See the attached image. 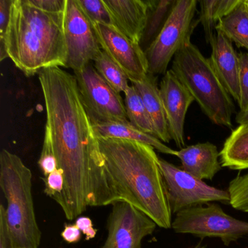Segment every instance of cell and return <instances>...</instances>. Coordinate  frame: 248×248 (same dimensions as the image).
<instances>
[{"instance_id": "obj_1", "label": "cell", "mask_w": 248, "mask_h": 248, "mask_svg": "<svg viewBox=\"0 0 248 248\" xmlns=\"http://www.w3.org/2000/svg\"><path fill=\"white\" fill-rule=\"evenodd\" d=\"M38 79L46 110L45 131L64 178L63 191L53 200L69 220L88 207L121 201L106 170L75 75L54 66L40 71Z\"/></svg>"}, {"instance_id": "obj_2", "label": "cell", "mask_w": 248, "mask_h": 248, "mask_svg": "<svg viewBox=\"0 0 248 248\" xmlns=\"http://www.w3.org/2000/svg\"><path fill=\"white\" fill-rule=\"evenodd\" d=\"M97 138L120 200L149 216L159 227L171 229L172 214L155 149L131 140Z\"/></svg>"}, {"instance_id": "obj_3", "label": "cell", "mask_w": 248, "mask_h": 248, "mask_svg": "<svg viewBox=\"0 0 248 248\" xmlns=\"http://www.w3.org/2000/svg\"><path fill=\"white\" fill-rule=\"evenodd\" d=\"M63 18L64 12H45L28 0H14L6 34L0 42V61L8 58L27 77L46 68H66Z\"/></svg>"}, {"instance_id": "obj_4", "label": "cell", "mask_w": 248, "mask_h": 248, "mask_svg": "<svg viewBox=\"0 0 248 248\" xmlns=\"http://www.w3.org/2000/svg\"><path fill=\"white\" fill-rule=\"evenodd\" d=\"M32 173L22 159L3 149L0 153V187L7 200L6 220L12 248H38L42 232L36 218Z\"/></svg>"}, {"instance_id": "obj_5", "label": "cell", "mask_w": 248, "mask_h": 248, "mask_svg": "<svg viewBox=\"0 0 248 248\" xmlns=\"http://www.w3.org/2000/svg\"><path fill=\"white\" fill-rule=\"evenodd\" d=\"M171 70L213 124L233 127L235 107L232 97L216 75L209 59L191 41L174 56Z\"/></svg>"}, {"instance_id": "obj_6", "label": "cell", "mask_w": 248, "mask_h": 248, "mask_svg": "<svg viewBox=\"0 0 248 248\" xmlns=\"http://www.w3.org/2000/svg\"><path fill=\"white\" fill-rule=\"evenodd\" d=\"M197 0H177L165 25L155 40L145 50L149 73L163 75L178 50L188 42L199 19H195Z\"/></svg>"}, {"instance_id": "obj_7", "label": "cell", "mask_w": 248, "mask_h": 248, "mask_svg": "<svg viewBox=\"0 0 248 248\" xmlns=\"http://www.w3.org/2000/svg\"><path fill=\"white\" fill-rule=\"evenodd\" d=\"M171 228L175 233H189L202 239L219 238L226 246L248 235V222L229 216L214 202L179 212Z\"/></svg>"}, {"instance_id": "obj_8", "label": "cell", "mask_w": 248, "mask_h": 248, "mask_svg": "<svg viewBox=\"0 0 248 248\" xmlns=\"http://www.w3.org/2000/svg\"><path fill=\"white\" fill-rule=\"evenodd\" d=\"M167 198L172 214L209 203L220 202L230 205L228 190L209 186L173 164L159 158Z\"/></svg>"}, {"instance_id": "obj_9", "label": "cell", "mask_w": 248, "mask_h": 248, "mask_svg": "<svg viewBox=\"0 0 248 248\" xmlns=\"http://www.w3.org/2000/svg\"><path fill=\"white\" fill-rule=\"evenodd\" d=\"M82 104L92 124L130 123L124 101L91 63L74 72Z\"/></svg>"}, {"instance_id": "obj_10", "label": "cell", "mask_w": 248, "mask_h": 248, "mask_svg": "<svg viewBox=\"0 0 248 248\" xmlns=\"http://www.w3.org/2000/svg\"><path fill=\"white\" fill-rule=\"evenodd\" d=\"M63 30L67 49L66 68L75 72L94 62L102 52L93 26L77 0H67Z\"/></svg>"}, {"instance_id": "obj_11", "label": "cell", "mask_w": 248, "mask_h": 248, "mask_svg": "<svg viewBox=\"0 0 248 248\" xmlns=\"http://www.w3.org/2000/svg\"><path fill=\"white\" fill-rule=\"evenodd\" d=\"M107 219L108 236L101 248H142V242L157 225L149 216L126 202L111 204Z\"/></svg>"}, {"instance_id": "obj_12", "label": "cell", "mask_w": 248, "mask_h": 248, "mask_svg": "<svg viewBox=\"0 0 248 248\" xmlns=\"http://www.w3.org/2000/svg\"><path fill=\"white\" fill-rule=\"evenodd\" d=\"M103 51L123 71L131 83L142 80L149 74V64L140 44L124 35L114 26L93 24Z\"/></svg>"}, {"instance_id": "obj_13", "label": "cell", "mask_w": 248, "mask_h": 248, "mask_svg": "<svg viewBox=\"0 0 248 248\" xmlns=\"http://www.w3.org/2000/svg\"><path fill=\"white\" fill-rule=\"evenodd\" d=\"M171 139L179 149L185 146L184 124L187 111L193 101L192 95L178 80L172 71L164 75L159 86Z\"/></svg>"}, {"instance_id": "obj_14", "label": "cell", "mask_w": 248, "mask_h": 248, "mask_svg": "<svg viewBox=\"0 0 248 248\" xmlns=\"http://www.w3.org/2000/svg\"><path fill=\"white\" fill-rule=\"evenodd\" d=\"M112 25L135 43L143 40L151 9V0H104Z\"/></svg>"}, {"instance_id": "obj_15", "label": "cell", "mask_w": 248, "mask_h": 248, "mask_svg": "<svg viewBox=\"0 0 248 248\" xmlns=\"http://www.w3.org/2000/svg\"><path fill=\"white\" fill-rule=\"evenodd\" d=\"M211 46V56L209 58L212 67L232 98L239 104V61L233 44L223 34L216 31Z\"/></svg>"}, {"instance_id": "obj_16", "label": "cell", "mask_w": 248, "mask_h": 248, "mask_svg": "<svg viewBox=\"0 0 248 248\" xmlns=\"http://www.w3.org/2000/svg\"><path fill=\"white\" fill-rule=\"evenodd\" d=\"M220 153L216 145L205 142L186 146L178 151L182 169L198 179L213 180L221 170Z\"/></svg>"}, {"instance_id": "obj_17", "label": "cell", "mask_w": 248, "mask_h": 248, "mask_svg": "<svg viewBox=\"0 0 248 248\" xmlns=\"http://www.w3.org/2000/svg\"><path fill=\"white\" fill-rule=\"evenodd\" d=\"M156 81V77L149 73L142 80L131 84L143 99L155 128V136L163 143H168L172 139Z\"/></svg>"}, {"instance_id": "obj_18", "label": "cell", "mask_w": 248, "mask_h": 248, "mask_svg": "<svg viewBox=\"0 0 248 248\" xmlns=\"http://www.w3.org/2000/svg\"><path fill=\"white\" fill-rule=\"evenodd\" d=\"M93 127L97 137L131 140L152 146L165 155H178V151L168 147L155 136L141 131L130 123H98L93 124Z\"/></svg>"}, {"instance_id": "obj_19", "label": "cell", "mask_w": 248, "mask_h": 248, "mask_svg": "<svg viewBox=\"0 0 248 248\" xmlns=\"http://www.w3.org/2000/svg\"><path fill=\"white\" fill-rule=\"evenodd\" d=\"M220 164L233 170L248 169V124H240L226 139L220 152Z\"/></svg>"}, {"instance_id": "obj_20", "label": "cell", "mask_w": 248, "mask_h": 248, "mask_svg": "<svg viewBox=\"0 0 248 248\" xmlns=\"http://www.w3.org/2000/svg\"><path fill=\"white\" fill-rule=\"evenodd\" d=\"M216 30L238 47L248 51V1L242 0L234 10L220 20Z\"/></svg>"}, {"instance_id": "obj_21", "label": "cell", "mask_w": 248, "mask_h": 248, "mask_svg": "<svg viewBox=\"0 0 248 248\" xmlns=\"http://www.w3.org/2000/svg\"><path fill=\"white\" fill-rule=\"evenodd\" d=\"M242 0H202L199 21L204 30L206 43L210 45L216 35V26L223 17L230 14Z\"/></svg>"}, {"instance_id": "obj_22", "label": "cell", "mask_w": 248, "mask_h": 248, "mask_svg": "<svg viewBox=\"0 0 248 248\" xmlns=\"http://www.w3.org/2000/svg\"><path fill=\"white\" fill-rule=\"evenodd\" d=\"M124 101L127 118L130 124L144 133L155 136L152 120L143 99L134 85H130L124 93Z\"/></svg>"}, {"instance_id": "obj_23", "label": "cell", "mask_w": 248, "mask_h": 248, "mask_svg": "<svg viewBox=\"0 0 248 248\" xmlns=\"http://www.w3.org/2000/svg\"><path fill=\"white\" fill-rule=\"evenodd\" d=\"M176 2L177 0H151L150 14L141 43L147 44L148 47L150 46L160 32Z\"/></svg>"}, {"instance_id": "obj_24", "label": "cell", "mask_w": 248, "mask_h": 248, "mask_svg": "<svg viewBox=\"0 0 248 248\" xmlns=\"http://www.w3.org/2000/svg\"><path fill=\"white\" fill-rule=\"evenodd\" d=\"M93 62L98 73L112 89L118 93L126 92L130 87L128 78L105 52L102 50Z\"/></svg>"}, {"instance_id": "obj_25", "label": "cell", "mask_w": 248, "mask_h": 248, "mask_svg": "<svg viewBox=\"0 0 248 248\" xmlns=\"http://www.w3.org/2000/svg\"><path fill=\"white\" fill-rule=\"evenodd\" d=\"M228 191L230 195V205L235 210L248 213V172L232 179Z\"/></svg>"}, {"instance_id": "obj_26", "label": "cell", "mask_w": 248, "mask_h": 248, "mask_svg": "<svg viewBox=\"0 0 248 248\" xmlns=\"http://www.w3.org/2000/svg\"><path fill=\"white\" fill-rule=\"evenodd\" d=\"M82 11L92 24L112 25L109 12L104 0H77Z\"/></svg>"}, {"instance_id": "obj_27", "label": "cell", "mask_w": 248, "mask_h": 248, "mask_svg": "<svg viewBox=\"0 0 248 248\" xmlns=\"http://www.w3.org/2000/svg\"><path fill=\"white\" fill-rule=\"evenodd\" d=\"M239 61V91L240 100L239 111L243 112L248 109V53L238 54Z\"/></svg>"}, {"instance_id": "obj_28", "label": "cell", "mask_w": 248, "mask_h": 248, "mask_svg": "<svg viewBox=\"0 0 248 248\" xmlns=\"http://www.w3.org/2000/svg\"><path fill=\"white\" fill-rule=\"evenodd\" d=\"M39 167L45 177H47L57 169V162L53 152L50 136L45 131L43 149L38 161Z\"/></svg>"}, {"instance_id": "obj_29", "label": "cell", "mask_w": 248, "mask_h": 248, "mask_svg": "<svg viewBox=\"0 0 248 248\" xmlns=\"http://www.w3.org/2000/svg\"><path fill=\"white\" fill-rule=\"evenodd\" d=\"M45 183L44 192L47 197L54 198L56 196L62 194L64 186V178L63 171L56 169L54 172L42 178Z\"/></svg>"}, {"instance_id": "obj_30", "label": "cell", "mask_w": 248, "mask_h": 248, "mask_svg": "<svg viewBox=\"0 0 248 248\" xmlns=\"http://www.w3.org/2000/svg\"><path fill=\"white\" fill-rule=\"evenodd\" d=\"M31 5L45 12L51 14L63 13L67 0H28Z\"/></svg>"}, {"instance_id": "obj_31", "label": "cell", "mask_w": 248, "mask_h": 248, "mask_svg": "<svg viewBox=\"0 0 248 248\" xmlns=\"http://www.w3.org/2000/svg\"><path fill=\"white\" fill-rule=\"evenodd\" d=\"M14 0H0V42L5 38Z\"/></svg>"}, {"instance_id": "obj_32", "label": "cell", "mask_w": 248, "mask_h": 248, "mask_svg": "<svg viewBox=\"0 0 248 248\" xmlns=\"http://www.w3.org/2000/svg\"><path fill=\"white\" fill-rule=\"evenodd\" d=\"M75 224L79 228L84 236L85 240L90 241L96 236L98 229L94 228L92 220L87 216H79L76 219Z\"/></svg>"}, {"instance_id": "obj_33", "label": "cell", "mask_w": 248, "mask_h": 248, "mask_svg": "<svg viewBox=\"0 0 248 248\" xmlns=\"http://www.w3.org/2000/svg\"><path fill=\"white\" fill-rule=\"evenodd\" d=\"M0 248H12L6 220V208L0 204Z\"/></svg>"}, {"instance_id": "obj_34", "label": "cell", "mask_w": 248, "mask_h": 248, "mask_svg": "<svg viewBox=\"0 0 248 248\" xmlns=\"http://www.w3.org/2000/svg\"><path fill=\"white\" fill-rule=\"evenodd\" d=\"M62 239L69 244L78 243L82 238V232L76 224L65 223L63 230L61 233Z\"/></svg>"}, {"instance_id": "obj_35", "label": "cell", "mask_w": 248, "mask_h": 248, "mask_svg": "<svg viewBox=\"0 0 248 248\" xmlns=\"http://www.w3.org/2000/svg\"><path fill=\"white\" fill-rule=\"evenodd\" d=\"M235 121L237 124H248V109L243 112H239L236 114Z\"/></svg>"}, {"instance_id": "obj_36", "label": "cell", "mask_w": 248, "mask_h": 248, "mask_svg": "<svg viewBox=\"0 0 248 248\" xmlns=\"http://www.w3.org/2000/svg\"><path fill=\"white\" fill-rule=\"evenodd\" d=\"M191 248H207V245H202L201 242H200V243L197 244Z\"/></svg>"}, {"instance_id": "obj_37", "label": "cell", "mask_w": 248, "mask_h": 248, "mask_svg": "<svg viewBox=\"0 0 248 248\" xmlns=\"http://www.w3.org/2000/svg\"><path fill=\"white\" fill-rule=\"evenodd\" d=\"M247 1H248V0H247Z\"/></svg>"}]
</instances>
